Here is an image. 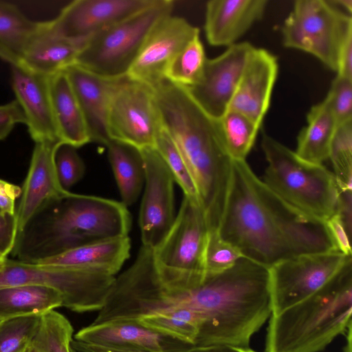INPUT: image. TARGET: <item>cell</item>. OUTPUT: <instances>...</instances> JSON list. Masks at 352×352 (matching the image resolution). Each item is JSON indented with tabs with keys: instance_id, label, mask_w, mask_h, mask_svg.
<instances>
[{
	"instance_id": "8",
	"label": "cell",
	"mask_w": 352,
	"mask_h": 352,
	"mask_svg": "<svg viewBox=\"0 0 352 352\" xmlns=\"http://www.w3.org/2000/svg\"><path fill=\"white\" fill-rule=\"evenodd\" d=\"M281 32L285 47L307 52L336 72L340 50L352 34V18L330 1L297 0Z\"/></svg>"
},
{
	"instance_id": "20",
	"label": "cell",
	"mask_w": 352,
	"mask_h": 352,
	"mask_svg": "<svg viewBox=\"0 0 352 352\" xmlns=\"http://www.w3.org/2000/svg\"><path fill=\"white\" fill-rule=\"evenodd\" d=\"M267 0H211L206 6L204 30L212 46L230 47L263 17Z\"/></svg>"
},
{
	"instance_id": "47",
	"label": "cell",
	"mask_w": 352,
	"mask_h": 352,
	"mask_svg": "<svg viewBox=\"0 0 352 352\" xmlns=\"http://www.w3.org/2000/svg\"><path fill=\"white\" fill-rule=\"evenodd\" d=\"M6 258H2L0 257V263H3Z\"/></svg>"
},
{
	"instance_id": "40",
	"label": "cell",
	"mask_w": 352,
	"mask_h": 352,
	"mask_svg": "<svg viewBox=\"0 0 352 352\" xmlns=\"http://www.w3.org/2000/svg\"><path fill=\"white\" fill-rule=\"evenodd\" d=\"M21 123L25 124V118L16 100L0 105V141L10 133L16 124Z\"/></svg>"
},
{
	"instance_id": "9",
	"label": "cell",
	"mask_w": 352,
	"mask_h": 352,
	"mask_svg": "<svg viewBox=\"0 0 352 352\" xmlns=\"http://www.w3.org/2000/svg\"><path fill=\"white\" fill-rule=\"evenodd\" d=\"M351 263V256L333 250L300 255L270 267L272 315L312 295Z\"/></svg>"
},
{
	"instance_id": "43",
	"label": "cell",
	"mask_w": 352,
	"mask_h": 352,
	"mask_svg": "<svg viewBox=\"0 0 352 352\" xmlns=\"http://www.w3.org/2000/svg\"><path fill=\"white\" fill-rule=\"evenodd\" d=\"M336 76L352 80V34L343 43L338 57Z\"/></svg>"
},
{
	"instance_id": "4",
	"label": "cell",
	"mask_w": 352,
	"mask_h": 352,
	"mask_svg": "<svg viewBox=\"0 0 352 352\" xmlns=\"http://www.w3.org/2000/svg\"><path fill=\"white\" fill-rule=\"evenodd\" d=\"M352 263L316 292L271 315L264 352H320L351 327Z\"/></svg>"
},
{
	"instance_id": "41",
	"label": "cell",
	"mask_w": 352,
	"mask_h": 352,
	"mask_svg": "<svg viewBox=\"0 0 352 352\" xmlns=\"http://www.w3.org/2000/svg\"><path fill=\"white\" fill-rule=\"evenodd\" d=\"M18 227L16 215H5L0 212V257L8 258L12 251Z\"/></svg>"
},
{
	"instance_id": "30",
	"label": "cell",
	"mask_w": 352,
	"mask_h": 352,
	"mask_svg": "<svg viewBox=\"0 0 352 352\" xmlns=\"http://www.w3.org/2000/svg\"><path fill=\"white\" fill-rule=\"evenodd\" d=\"M206 60L204 45L197 34L170 61L165 78L184 88L193 87L202 77Z\"/></svg>"
},
{
	"instance_id": "14",
	"label": "cell",
	"mask_w": 352,
	"mask_h": 352,
	"mask_svg": "<svg viewBox=\"0 0 352 352\" xmlns=\"http://www.w3.org/2000/svg\"><path fill=\"white\" fill-rule=\"evenodd\" d=\"M255 47L248 42L236 43L219 56L207 58L202 77L193 87L186 88L199 106L219 120L228 111L246 64Z\"/></svg>"
},
{
	"instance_id": "29",
	"label": "cell",
	"mask_w": 352,
	"mask_h": 352,
	"mask_svg": "<svg viewBox=\"0 0 352 352\" xmlns=\"http://www.w3.org/2000/svg\"><path fill=\"white\" fill-rule=\"evenodd\" d=\"M38 23L16 5L0 1V58L8 63L19 59Z\"/></svg>"
},
{
	"instance_id": "19",
	"label": "cell",
	"mask_w": 352,
	"mask_h": 352,
	"mask_svg": "<svg viewBox=\"0 0 352 352\" xmlns=\"http://www.w3.org/2000/svg\"><path fill=\"white\" fill-rule=\"evenodd\" d=\"M60 143H35L16 210L18 232L45 204L69 191L60 185L55 169L54 152Z\"/></svg>"
},
{
	"instance_id": "45",
	"label": "cell",
	"mask_w": 352,
	"mask_h": 352,
	"mask_svg": "<svg viewBox=\"0 0 352 352\" xmlns=\"http://www.w3.org/2000/svg\"><path fill=\"white\" fill-rule=\"evenodd\" d=\"M345 335L346 336V344L344 352H351V327L349 328Z\"/></svg>"
},
{
	"instance_id": "11",
	"label": "cell",
	"mask_w": 352,
	"mask_h": 352,
	"mask_svg": "<svg viewBox=\"0 0 352 352\" xmlns=\"http://www.w3.org/2000/svg\"><path fill=\"white\" fill-rule=\"evenodd\" d=\"M40 285L53 287L63 297V306L78 313L89 311L100 289L98 275L20 262L6 258L0 263V287Z\"/></svg>"
},
{
	"instance_id": "33",
	"label": "cell",
	"mask_w": 352,
	"mask_h": 352,
	"mask_svg": "<svg viewBox=\"0 0 352 352\" xmlns=\"http://www.w3.org/2000/svg\"><path fill=\"white\" fill-rule=\"evenodd\" d=\"M341 192L352 190V120L338 125L330 146L329 157Z\"/></svg>"
},
{
	"instance_id": "6",
	"label": "cell",
	"mask_w": 352,
	"mask_h": 352,
	"mask_svg": "<svg viewBox=\"0 0 352 352\" xmlns=\"http://www.w3.org/2000/svg\"><path fill=\"white\" fill-rule=\"evenodd\" d=\"M208 232L199 204L184 196L171 228L152 250L154 270L163 286L188 288L202 281Z\"/></svg>"
},
{
	"instance_id": "46",
	"label": "cell",
	"mask_w": 352,
	"mask_h": 352,
	"mask_svg": "<svg viewBox=\"0 0 352 352\" xmlns=\"http://www.w3.org/2000/svg\"><path fill=\"white\" fill-rule=\"evenodd\" d=\"M25 352H38L34 347L30 345L25 351Z\"/></svg>"
},
{
	"instance_id": "27",
	"label": "cell",
	"mask_w": 352,
	"mask_h": 352,
	"mask_svg": "<svg viewBox=\"0 0 352 352\" xmlns=\"http://www.w3.org/2000/svg\"><path fill=\"white\" fill-rule=\"evenodd\" d=\"M106 146L121 202L126 207L129 206L139 197L145 180L141 152L131 145L113 140Z\"/></svg>"
},
{
	"instance_id": "36",
	"label": "cell",
	"mask_w": 352,
	"mask_h": 352,
	"mask_svg": "<svg viewBox=\"0 0 352 352\" xmlns=\"http://www.w3.org/2000/svg\"><path fill=\"white\" fill-rule=\"evenodd\" d=\"M245 258L235 245L223 239L217 230L208 232L204 252L205 274L226 270Z\"/></svg>"
},
{
	"instance_id": "22",
	"label": "cell",
	"mask_w": 352,
	"mask_h": 352,
	"mask_svg": "<svg viewBox=\"0 0 352 352\" xmlns=\"http://www.w3.org/2000/svg\"><path fill=\"white\" fill-rule=\"evenodd\" d=\"M86 41L64 37L53 31L48 21L38 22L19 60L38 72L52 76L74 64Z\"/></svg>"
},
{
	"instance_id": "18",
	"label": "cell",
	"mask_w": 352,
	"mask_h": 352,
	"mask_svg": "<svg viewBox=\"0 0 352 352\" xmlns=\"http://www.w3.org/2000/svg\"><path fill=\"white\" fill-rule=\"evenodd\" d=\"M278 72L276 57L265 49L255 47L228 110L239 112L261 126L270 107Z\"/></svg>"
},
{
	"instance_id": "24",
	"label": "cell",
	"mask_w": 352,
	"mask_h": 352,
	"mask_svg": "<svg viewBox=\"0 0 352 352\" xmlns=\"http://www.w3.org/2000/svg\"><path fill=\"white\" fill-rule=\"evenodd\" d=\"M158 333L137 323L108 322L90 324L79 330L74 340L83 343L120 347H131L149 352H163L167 349V340Z\"/></svg>"
},
{
	"instance_id": "39",
	"label": "cell",
	"mask_w": 352,
	"mask_h": 352,
	"mask_svg": "<svg viewBox=\"0 0 352 352\" xmlns=\"http://www.w3.org/2000/svg\"><path fill=\"white\" fill-rule=\"evenodd\" d=\"M336 249L346 256H351V234L339 213H336L324 222Z\"/></svg>"
},
{
	"instance_id": "37",
	"label": "cell",
	"mask_w": 352,
	"mask_h": 352,
	"mask_svg": "<svg viewBox=\"0 0 352 352\" xmlns=\"http://www.w3.org/2000/svg\"><path fill=\"white\" fill-rule=\"evenodd\" d=\"M54 165L58 182L66 190L77 183L85 173V166L76 148L65 143L60 142L56 146Z\"/></svg>"
},
{
	"instance_id": "15",
	"label": "cell",
	"mask_w": 352,
	"mask_h": 352,
	"mask_svg": "<svg viewBox=\"0 0 352 352\" xmlns=\"http://www.w3.org/2000/svg\"><path fill=\"white\" fill-rule=\"evenodd\" d=\"M155 0H76L47 21L58 34L87 40L94 34L145 9Z\"/></svg>"
},
{
	"instance_id": "26",
	"label": "cell",
	"mask_w": 352,
	"mask_h": 352,
	"mask_svg": "<svg viewBox=\"0 0 352 352\" xmlns=\"http://www.w3.org/2000/svg\"><path fill=\"white\" fill-rule=\"evenodd\" d=\"M337 126L335 118L324 99L309 109L307 115V124L298 135L294 151L306 161L322 164L328 160Z\"/></svg>"
},
{
	"instance_id": "7",
	"label": "cell",
	"mask_w": 352,
	"mask_h": 352,
	"mask_svg": "<svg viewBox=\"0 0 352 352\" xmlns=\"http://www.w3.org/2000/svg\"><path fill=\"white\" fill-rule=\"evenodd\" d=\"M171 0H155L131 16L88 38L74 64L107 76H126L153 27L171 14Z\"/></svg>"
},
{
	"instance_id": "2",
	"label": "cell",
	"mask_w": 352,
	"mask_h": 352,
	"mask_svg": "<svg viewBox=\"0 0 352 352\" xmlns=\"http://www.w3.org/2000/svg\"><path fill=\"white\" fill-rule=\"evenodd\" d=\"M162 127L183 157L208 231L218 230L228 197L234 160L219 120L204 111L187 89L164 80L154 89Z\"/></svg>"
},
{
	"instance_id": "42",
	"label": "cell",
	"mask_w": 352,
	"mask_h": 352,
	"mask_svg": "<svg viewBox=\"0 0 352 352\" xmlns=\"http://www.w3.org/2000/svg\"><path fill=\"white\" fill-rule=\"evenodd\" d=\"M21 194L19 186L0 179V212L5 215H16L15 202Z\"/></svg>"
},
{
	"instance_id": "28",
	"label": "cell",
	"mask_w": 352,
	"mask_h": 352,
	"mask_svg": "<svg viewBox=\"0 0 352 352\" xmlns=\"http://www.w3.org/2000/svg\"><path fill=\"white\" fill-rule=\"evenodd\" d=\"M129 322L137 323L164 337L192 346L204 324V320L195 312L179 309L142 315Z\"/></svg>"
},
{
	"instance_id": "13",
	"label": "cell",
	"mask_w": 352,
	"mask_h": 352,
	"mask_svg": "<svg viewBox=\"0 0 352 352\" xmlns=\"http://www.w3.org/2000/svg\"><path fill=\"white\" fill-rule=\"evenodd\" d=\"M197 34L199 28L184 18L172 14L163 17L147 35L126 76L154 89L166 80L173 58Z\"/></svg>"
},
{
	"instance_id": "25",
	"label": "cell",
	"mask_w": 352,
	"mask_h": 352,
	"mask_svg": "<svg viewBox=\"0 0 352 352\" xmlns=\"http://www.w3.org/2000/svg\"><path fill=\"white\" fill-rule=\"evenodd\" d=\"M63 297L57 289L40 285L0 287V322L29 316H42L62 307Z\"/></svg>"
},
{
	"instance_id": "3",
	"label": "cell",
	"mask_w": 352,
	"mask_h": 352,
	"mask_svg": "<svg viewBox=\"0 0 352 352\" xmlns=\"http://www.w3.org/2000/svg\"><path fill=\"white\" fill-rule=\"evenodd\" d=\"M131 218L120 201L67 191L45 204L18 232L13 260L35 263L90 243L128 236Z\"/></svg>"
},
{
	"instance_id": "17",
	"label": "cell",
	"mask_w": 352,
	"mask_h": 352,
	"mask_svg": "<svg viewBox=\"0 0 352 352\" xmlns=\"http://www.w3.org/2000/svg\"><path fill=\"white\" fill-rule=\"evenodd\" d=\"M82 109L91 142L107 145L110 141L108 115L113 96L126 76H103L76 64L64 69Z\"/></svg>"
},
{
	"instance_id": "1",
	"label": "cell",
	"mask_w": 352,
	"mask_h": 352,
	"mask_svg": "<svg viewBox=\"0 0 352 352\" xmlns=\"http://www.w3.org/2000/svg\"><path fill=\"white\" fill-rule=\"evenodd\" d=\"M243 256L268 268L300 255L336 250L325 223L273 192L246 160H234L217 230Z\"/></svg>"
},
{
	"instance_id": "34",
	"label": "cell",
	"mask_w": 352,
	"mask_h": 352,
	"mask_svg": "<svg viewBox=\"0 0 352 352\" xmlns=\"http://www.w3.org/2000/svg\"><path fill=\"white\" fill-rule=\"evenodd\" d=\"M155 149L166 164L175 182L182 188L184 196L199 204L195 184L184 160L173 140L163 127L157 136Z\"/></svg>"
},
{
	"instance_id": "32",
	"label": "cell",
	"mask_w": 352,
	"mask_h": 352,
	"mask_svg": "<svg viewBox=\"0 0 352 352\" xmlns=\"http://www.w3.org/2000/svg\"><path fill=\"white\" fill-rule=\"evenodd\" d=\"M74 329L63 315L52 310L41 316L30 345L38 352H72Z\"/></svg>"
},
{
	"instance_id": "35",
	"label": "cell",
	"mask_w": 352,
	"mask_h": 352,
	"mask_svg": "<svg viewBox=\"0 0 352 352\" xmlns=\"http://www.w3.org/2000/svg\"><path fill=\"white\" fill-rule=\"evenodd\" d=\"M41 316L15 317L0 322V352H23L36 336Z\"/></svg>"
},
{
	"instance_id": "21",
	"label": "cell",
	"mask_w": 352,
	"mask_h": 352,
	"mask_svg": "<svg viewBox=\"0 0 352 352\" xmlns=\"http://www.w3.org/2000/svg\"><path fill=\"white\" fill-rule=\"evenodd\" d=\"M128 236L83 245L34 264L115 276L130 255Z\"/></svg>"
},
{
	"instance_id": "23",
	"label": "cell",
	"mask_w": 352,
	"mask_h": 352,
	"mask_svg": "<svg viewBox=\"0 0 352 352\" xmlns=\"http://www.w3.org/2000/svg\"><path fill=\"white\" fill-rule=\"evenodd\" d=\"M52 112L58 138L75 148L91 142L76 94L64 70L50 77Z\"/></svg>"
},
{
	"instance_id": "49",
	"label": "cell",
	"mask_w": 352,
	"mask_h": 352,
	"mask_svg": "<svg viewBox=\"0 0 352 352\" xmlns=\"http://www.w3.org/2000/svg\"><path fill=\"white\" fill-rule=\"evenodd\" d=\"M23 352H25V351H23Z\"/></svg>"
},
{
	"instance_id": "31",
	"label": "cell",
	"mask_w": 352,
	"mask_h": 352,
	"mask_svg": "<svg viewBox=\"0 0 352 352\" xmlns=\"http://www.w3.org/2000/svg\"><path fill=\"white\" fill-rule=\"evenodd\" d=\"M226 148L234 160H246L261 126L245 115L228 110L219 119Z\"/></svg>"
},
{
	"instance_id": "38",
	"label": "cell",
	"mask_w": 352,
	"mask_h": 352,
	"mask_svg": "<svg viewBox=\"0 0 352 352\" xmlns=\"http://www.w3.org/2000/svg\"><path fill=\"white\" fill-rule=\"evenodd\" d=\"M324 100L338 126L352 120V80L336 76Z\"/></svg>"
},
{
	"instance_id": "12",
	"label": "cell",
	"mask_w": 352,
	"mask_h": 352,
	"mask_svg": "<svg viewBox=\"0 0 352 352\" xmlns=\"http://www.w3.org/2000/svg\"><path fill=\"white\" fill-rule=\"evenodd\" d=\"M145 188L139 223L142 246L153 250L164 238L175 218V180L155 148L140 150Z\"/></svg>"
},
{
	"instance_id": "5",
	"label": "cell",
	"mask_w": 352,
	"mask_h": 352,
	"mask_svg": "<svg viewBox=\"0 0 352 352\" xmlns=\"http://www.w3.org/2000/svg\"><path fill=\"white\" fill-rule=\"evenodd\" d=\"M261 148L267 166L261 179L278 197L324 223L338 212L341 190L333 172L302 159L267 134L262 137Z\"/></svg>"
},
{
	"instance_id": "44",
	"label": "cell",
	"mask_w": 352,
	"mask_h": 352,
	"mask_svg": "<svg viewBox=\"0 0 352 352\" xmlns=\"http://www.w3.org/2000/svg\"><path fill=\"white\" fill-rule=\"evenodd\" d=\"M333 3H337L338 6H341L343 8L347 10L350 15L352 11V1L351 0H337L331 1Z\"/></svg>"
},
{
	"instance_id": "16",
	"label": "cell",
	"mask_w": 352,
	"mask_h": 352,
	"mask_svg": "<svg viewBox=\"0 0 352 352\" xmlns=\"http://www.w3.org/2000/svg\"><path fill=\"white\" fill-rule=\"evenodd\" d=\"M12 87L22 109L25 124L34 142H61L54 119L50 77L38 72L19 59L8 63Z\"/></svg>"
},
{
	"instance_id": "10",
	"label": "cell",
	"mask_w": 352,
	"mask_h": 352,
	"mask_svg": "<svg viewBox=\"0 0 352 352\" xmlns=\"http://www.w3.org/2000/svg\"><path fill=\"white\" fill-rule=\"evenodd\" d=\"M162 128L154 89L126 76L109 107L107 129L110 140L140 151L155 148Z\"/></svg>"
},
{
	"instance_id": "48",
	"label": "cell",
	"mask_w": 352,
	"mask_h": 352,
	"mask_svg": "<svg viewBox=\"0 0 352 352\" xmlns=\"http://www.w3.org/2000/svg\"><path fill=\"white\" fill-rule=\"evenodd\" d=\"M72 347V346H71ZM72 352H77L76 350H74L72 347Z\"/></svg>"
}]
</instances>
